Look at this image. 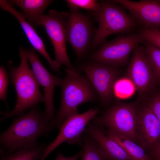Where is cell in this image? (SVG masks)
Listing matches in <instances>:
<instances>
[{"mask_svg":"<svg viewBox=\"0 0 160 160\" xmlns=\"http://www.w3.org/2000/svg\"><path fill=\"white\" fill-rule=\"evenodd\" d=\"M54 128L53 121L34 106L26 113L15 119L1 133L0 144L7 154L20 149L33 148L39 145L37 140L39 137L48 135Z\"/></svg>","mask_w":160,"mask_h":160,"instance_id":"obj_1","label":"cell"},{"mask_svg":"<svg viewBox=\"0 0 160 160\" xmlns=\"http://www.w3.org/2000/svg\"><path fill=\"white\" fill-rule=\"evenodd\" d=\"M19 50L20 65L18 67H12L8 73L15 88L17 101L12 110L0 112L2 115L1 122L10 117L20 116L29 108L35 106L39 103L44 102V96L40 90V85L29 66L24 49L20 46Z\"/></svg>","mask_w":160,"mask_h":160,"instance_id":"obj_2","label":"cell"},{"mask_svg":"<svg viewBox=\"0 0 160 160\" xmlns=\"http://www.w3.org/2000/svg\"><path fill=\"white\" fill-rule=\"evenodd\" d=\"M66 75L63 79L61 103L53 121L55 127L60 128L70 115L78 113L77 107L87 102L97 99L98 94L86 75L79 71L64 68Z\"/></svg>","mask_w":160,"mask_h":160,"instance_id":"obj_3","label":"cell"},{"mask_svg":"<svg viewBox=\"0 0 160 160\" xmlns=\"http://www.w3.org/2000/svg\"><path fill=\"white\" fill-rule=\"evenodd\" d=\"M99 4L98 10L93 13L98 26L92 39L89 50L96 49L110 35L131 31L138 23L117 3L110 1H102Z\"/></svg>","mask_w":160,"mask_h":160,"instance_id":"obj_4","label":"cell"},{"mask_svg":"<svg viewBox=\"0 0 160 160\" xmlns=\"http://www.w3.org/2000/svg\"><path fill=\"white\" fill-rule=\"evenodd\" d=\"M139 102L116 103L93 119V123L123 136L140 145L136 127Z\"/></svg>","mask_w":160,"mask_h":160,"instance_id":"obj_5","label":"cell"},{"mask_svg":"<svg viewBox=\"0 0 160 160\" xmlns=\"http://www.w3.org/2000/svg\"><path fill=\"white\" fill-rule=\"evenodd\" d=\"M143 40L138 33L121 35L105 41L92 53L89 61L118 67L126 65L132 51Z\"/></svg>","mask_w":160,"mask_h":160,"instance_id":"obj_6","label":"cell"},{"mask_svg":"<svg viewBox=\"0 0 160 160\" xmlns=\"http://www.w3.org/2000/svg\"><path fill=\"white\" fill-rule=\"evenodd\" d=\"M68 6L70 12L66 25L67 41L73 48L77 61H79L89 50L96 29L89 15L82 13L77 7Z\"/></svg>","mask_w":160,"mask_h":160,"instance_id":"obj_7","label":"cell"},{"mask_svg":"<svg viewBox=\"0 0 160 160\" xmlns=\"http://www.w3.org/2000/svg\"><path fill=\"white\" fill-rule=\"evenodd\" d=\"M69 13L51 10L48 14L41 18L39 25L42 26L49 38L53 47L55 61L66 68L78 71L71 64L67 54L66 25Z\"/></svg>","mask_w":160,"mask_h":160,"instance_id":"obj_8","label":"cell"},{"mask_svg":"<svg viewBox=\"0 0 160 160\" xmlns=\"http://www.w3.org/2000/svg\"><path fill=\"white\" fill-rule=\"evenodd\" d=\"M118 67L88 61L79 66L96 91L102 104L109 105L113 99V87L120 74Z\"/></svg>","mask_w":160,"mask_h":160,"instance_id":"obj_9","label":"cell"},{"mask_svg":"<svg viewBox=\"0 0 160 160\" xmlns=\"http://www.w3.org/2000/svg\"><path fill=\"white\" fill-rule=\"evenodd\" d=\"M127 74L128 78L142 102L151 95L157 80L146 56L143 46L138 45L133 51Z\"/></svg>","mask_w":160,"mask_h":160,"instance_id":"obj_10","label":"cell"},{"mask_svg":"<svg viewBox=\"0 0 160 160\" xmlns=\"http://www.w3.org/2000/svg\"><path fill=\"white\" fill-rule=\"evenodd\" d=\"M99 112L98 108H93L81 114L75 113L68 116L60 128L56 138L46 145L40 160H44L54 150L65 141L70 144H80L81 135L85 128Z\"/></svg>","mask_w":160,"mask_h":160,"instance_id":"obj_11","label":"cell"},{"mask_svg":"<svg viewBox=\"0 0 160 160\" xmlns=\"http://www.w3.org/2000/svg\"><path fill=\"white\" fill-rule=\"evenodd\" d=\"M24 51L31 65L37 81L43 87L44 92V98L45 106L44 112L49 120L53 121L55 117L54 90L56 86H61L63 79L58 75L52 74L47 69L39 60L34 49H24Z\"/></svg>","mask_w":160,"mask_h":160,"instance_id":"obj_12","label":"cell"},{"mask_svg":"<svg viewBox=\"0 0 160 160\" xmlns=\"http://www.w3.org/2000/svg\"><path fill=\"white\" fill-rule=\"evenodd\" d=\"M142 102H139L138 110L137 137L144 149L153 150L160 142V122L151 109Z\"/></svg>","mask_w":160,"mask_h":160,"instance_id":"obj_13","label":"cell"},{"mask_svg":"<svg viewBox=\"0 0 160 160\" xmlns=\"http://www.w3.org/2000/svg\"><path fill=\"white\" fill-rule=\"evenodd\" d=\"M127 9L144 27L159 29L160 28V3L158 0H113Z\"/></svg>","mask_w":160,"mask_h":160,"instance_id":"obj_14","label":"cell"},{"mask_svg":"<svg viewBox=\"0 0 160 160\" xmlns=\"http://www.w3.org/2000/svg\"><path fill=\"white\" fill-rule=\"evenodd\" d=\"M0 6L2 9L11 14L17 19L34 49L46 59L53 71L60 74V68L61 66L51 58L46 50L43 41L33 26L27 21L23 14L17 11L7 0H1Z\"/></svg>","mask_w":160,"mask_h":160,"instance_id":"obj_15","label":"cell"},{"mask_svg":"<svg viewBox=\"0 0 160 160\" xmlns=\"http://www.w3.org/2000/svg\"><path fill=\"white\" fill-rule=\"evenodd\" d=\"M85 131L97 142L105 160H134L117 143L106 135L103 127L90 124Z\"/></svg>","mask_w":160,"mask_h":160,"instance_id":"obj_16","label":"cell"},{"mask_svg":"<svg viewBox=\"0 0 160 160\" xmlns=\"http://www.w3.org/2000/svg\"><path fill=\"white\" fill-rule=\"evenodd\" d=\"M8 2L23 11L27 21L33 26L39 25L41 17L47 7L54 1L51 0H10Z\"/></svg>","mask_w":160,"mask_h":160,"instance_id":"obj_17","label":"cell"},{"mask_svg":"<svg viewBox=\"0 0 160 160\" xmlns=\"http://www.w3.org/2000/svg\"><path fill=\"white\" fill-rule=\"evenodd\" d=\"M107 135L117 143L134 160H151L143 147L125 137L108 130Z\"/></svg>","mask_w":160,"mask_h":160,"instance_id":"obj_18","label":"cell"},{"mask_svg":"<svg viewBox=\"0 0 160 160\" xmlns=\"http://www.w3.org/2000/svg\"><path fill=\"white\" fill-rule=\"evenodd\" d=\"M46 145L44 143L33 148L21 149L9 154L1 155L0 160H40Z\"/></svg>","mask_w":160,"mask_h":160,"instance_id":"obj_19","label":"cell"},{"mask_svg":"<svg viewBox=\"0 0 160 160\" xmlns=\"http://www.w3.org/2000/svg\"><path fill=\"white\" fill-rule=\"evenodd\" d=\"M88 135L84 138L81 160H105L100 145Z\"/></svg>","mask_w":160,"mask_h":160,"instance_id":"obj_20","label":"cell"},{"mask_svg":"<svg viewBox=\"0 0 160 160\" xmlns=\"http://www.w3.org/2000/svg\"><path fill=\"white\" fill-rule=\"evenodd\" d=\"M142 43L156 78L160 82V48L143 40Z\"/></svg>","mask_w":160,"mask_h":160,"instance_id":"obj_21","label":"cell"},{"mask_svg":"<svg viewBox=\"0 0 160 160\" xmlns=\"http://www.w3.org/2000/svg\"><path fill=\"white\" fill-rule=\"evenodd\" d=\"M134 90V86L129 78L117 79L113 87V96L119 98L127 97L133 94Z\"/></svg>","mask_w":160,"mask_h":160,"instance_id":"obj_22","label":"cell"},{"mask_svg":"<svg viewBox=\"0 0 160 160\" xmlns=\"http://www.w3.org/2000/svg\"><path fill=\"white\" fill-rule=\"evenodd\" d=\"M143 40L160 48V31L159 29L143 27L139 33Z\"/></svg>","mask_w":160,"mask_h":160,"instance_id":"obj_23","label":"cell"},{"mask_svg":"<svg viewBox=\"0 0 160 160\" xmlns=\"http://www.w3.org/2000/svg\"><path fill=\"white\" fill-rule=\"evenodd\" d=\"M66 2L67 5L91 11L92 13L97 12L100 7L99 3L95 0H67Z\"/></svg>","mask_w":160,"mask_h":160,"instance_id":"obj_24","label":"cell"},{"mask_svg":"<svg viewBox=\"0 0 160 160\" xmlns=\"http://www.w3.org/2000/svg\"><path fill=\"white\" fill-rule=\"evenodd\" d=\"M141 102L151 109L160 122V94L151 95Z\"/></svg>","mask_w":160,"mask_h":160,"instance_id":"obj_25","label":"cell"},{"mask_svg":"<svg viewBox=\"0 0 160 160\" xmlns=\"http://www.w3.org/2000/svg\"><path fill=\"white\" fill-rule=\"evenodd\" d=\"M9 81L7 73L3 66L0 67V99L4 101L7 106L6 102L7 93Z\"/></svg>","mask_w":160,"mask_h":160,"instance_id":"obj_26","label":"cell"},{"mask_svg":"<svg viewBox=\"0 0 160 160\" xmlns=\"http://www.w3.org/2000/svg\"><path fill=\"white\" fill-rule=\"evenodd\" d=\"M82 152V150L79 152L74 156L69 157H67L61 153L58 152L55 160H77L81 156Z\"/></svg>","mask_w":160,"mask_h":160,"instance_id":"obj_27","label":"cell"},{"mask_svg":"<svg viewBox=\"0 0 160 160\" xmlns=\"http://www.w3.org/2000/svg\"><path fill=\"white\" fill-rule=\"evenodd\" d=\"M153 155L156 160H160V142L154 149Z\"/></svg>","mask_w":160,"mask_h":160,"instance_id":"obj_28","label":"cell"},{"mask_svg":"<svg viewBox=\"0 0 160 160\" xmlns=\"http://www.w3.org/2000/svg\"><path fill=\"white\" fill-rule=\"evenodd\" d=\"M158 1L159 3H160V0H158Z\"/></svg>","mask_w":160,"mask_h":160,"instance_id":"obj_29","label":"cell"},{"mask_svg":"<svg viewBox=\"0 0 160 160\" xmlns=\"http://www.w3.org/2000/svg\"></svg>","mask_w":160,"mask_h":160,"instance_id":"obj_30","label":"cell"}]
</instances>
